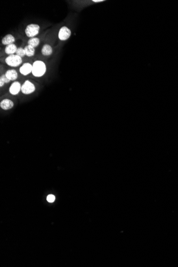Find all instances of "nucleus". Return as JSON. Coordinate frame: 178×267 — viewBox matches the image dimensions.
Returning a JSON list of instances; mask_svg holds the SVG:
<instances>
[{
	"instance_id": "nucleus-1",
	"label": "nucleus",
	"mask_w": 178,
	"mask_h": 267,
	"mask_svg": "<svg viewBox=\"0 0 178 267\" xmlns=\"http://www.w3.org/2000/svg\"><path fill=\"white\" fill-rule=\"evenodd\" d=\"M46 71V64L41 60H36L33 64L32 74L35 77H42Z\"/></svg>"
},
{
	"instance_id": "nucleus-2",
	"label": "nucleus",
	"mask_w": 178,
	"mask_h": 267,
	"mask_svg": "<svg viewBox=\"0 0 178 267\" xmlns=\"http://www.w3.org/2000/svg\"><path fill=\"white\" fill-rule=\"evenodd\" d=\"M5 63L10 67H16L22 64V59L16 55H11L6 58Z\"/></svg>"
},
{
	"instance_id": "nucleus-3",
	"label": "nucleus",
	"mask_w": 178,
	"mask_h": 267,
	"mask_svg": "<svg viewBox=\"0 0 178 267\" xmlns=\"http://www.w3.org/2000/svg\"><path fill=\"white\" fill-rule=\"evenodd\" d=\"M40 27L39 25L31 24L26 27L25 29V34L28 37H34L39 33Z\"/></svg>"
},
{
	"instance_id": "nucleus-4",
	"label": "nucleus",
	"mask_w": 178,
	"mask_h": 267,
	"mask_svg": "<svg viewBox=\"0 0 178 267\" xmlns=\"http://www.w3.org/2000/svg\"><path fill=\"white\" fill-rule=\"evenodd\" d=\"M35 90L34 84L29 81H26L22 85L21 91L23 94H30L33 93Z\"/></svg>"
},
{
	"instance_id": "nucleus-5",
	"label": "nucleus",
	"mask_w": 178,
	"mask_h": 267,
	"mask_svg": "<svg viewBox=\"0 0 178 267\" xmlns=\"http://www.w3.org/2000/svg\"><path fill=\"white\" fill-rule=\"evenodd\" d=\"M71 35V31L67 27L63 26L60 28L59 33L58 37L61 41H66L69 39Z\"/></svg>"
},
{
	"instance_id": "nucleus-6",
	"label": "nucleus",
	"mask_w": 178,
	"mask_h": 267,
	"mask_svg": "<svg viewBox=\"0 0 178 267\" xmlns=\"http://www.w3.org/2000/svg\"><path fill=\"white\" fill-rule=\"evenodd\" d=\"M32 70L33 65H31L30 63H26L22 65V67H20L19 72L22 75L26 76L32 72Z\"/></svg>"
},
{
	"instance_id": "nucleus-7",
	"label": "nucleus",
	"mask_w": 178,
	"mask_h": 267,
	"mask_svg": "<svg viewBox=\"0 0 178 267\" xmlns=\"http://www.w3.org/2000/svg\"><path fill=\"white\" fill-rule=\"evenodd\" d=\"M22 89L21 84L19 82H13L10 86L9 92L12 95H17L19 93Z\"/></svg>"
},
{
	"instance_id": "nucleus-8",
	"label": "nucleus",
	"mask_w": 178,
	"mask_h": 267,
	"mask_svg": "<svg viewBox=\"0 0 178 267\" xmlns=\"http://www.w3.org/2000/svg\"><path fill=\"white\" fill-rule=\"evenodd\" d=\"M13 106H14V104H13V101L10 99H4V100H3L2 101H1L0 103L1 108L5 111L11 109L12 108H13Z\"/></svg>"
},
{
	"instance_id": "nucleus-9",
	"label": "nucleus",
	"mask_w": 178,
	"mask_h": 267,
	"mask_svg": "<svg viewBox=\"0 0 178 267\" xmlns=\"http://www.w3.org/2000/svg\"><path fill=\"white\" fill-rule=\"evenodd\" d=\"M15 42V38L11 34H7L5 35L2 40V43L3 45L7 46L11 44H13Z\"/></svg>"
},
{
	"instance_id": "nucleus-10",
	"label": "nucleus",
	"mask_w": 178,
	"mask_h": 267,
	"mask_svg": "<svg viewBox=\"0 0 178 267\" xmlns=\"http://www.w3.org/2000/svg\"><path fill=\"white\" fill-rule=\"evenodd\" d=\"M5 75L7 79L11 81H15L18 77L17 71L15 70H9L5 73Z\"/></svg>"
},
{
	"instance_id": "nucleus-11",
	"label": "nucleus",
	"mask_w": 178,
	"mask_h": 267,
	"mask_svg": "<svg viewBox=\"0 0 178 267\" xmlns=\"http://www.w3.org/2000/svg\"><path fill=\"white\" fill-rule=\"evenodd\" d=\"M17 48L15 44H11L9 45L6 46L5 48V52L6 54L9 55H14V53H16L17 50Z\"/></svg>"
},
{
	"instance_id": "nucleus-12",
	"label": "nucleus",
	"mask_w": 178,
	"mask_h": 267,
	"mask_svg": "<svg viewBox=\"0 0 178 267\" xmlns=\"http://www.w3.org/2000/svg\"><path fill=\"white\" fill-rule=\"evenodd\" d=\"M52 52H53V50H52L51 46L49 45L48 44H44L41 50L42 54L45 56L51 55Z\"/></svg>"
},
{
	"instance_id": "nucleus-13",
	"label": "nucleus",
	"mask_w": 178,
	"mask_h": 267,
	"mask_svg": "<svg viewBox=\"0 0 178 267\" xmlns=\"http://www.w3.org/2000/svg\"><path fill=\"white\" fill-rule=\"evenodd\" d=\"M40 42V39L39 38H37V37H32V38H31V39H29V40L28 41L27 43H28V46H31L35 48H36L37 46H39Z\"/></svg>"
},
{
	"instance_id": "nucleus-14",
	"label": "nucleus",
	"mask_w": 178,
	"mask_h": 267,
	"mask_svg": "<svg viewBox=\"0 0 178 267\" xmlns=\"http://www.w3.org/2000/svg\"><path fill=\"white\" fill-rule=\"evenodd\" d=\"M24 50L25 51L26 55L27 57H31L34 56L35 55V49L31 46H28V45L26 46L25 47Z\"/></svg>"
},
{
	"instance_id": "nucleus-15",
	"label": "nucleus",
	"mask_w": 178,
	"mask_h": 267,
	"mask_svg": "<svg viewBox=\"0 0 178 267\" xmlns=\"http://www.w3.org/2000/svg\"><path fill=\"white\" fill-rule=\"evenodd\" d=\"M16 53V55L19 56L22 58L26 55L24 48H22V47H20L19 48L17 49V50Z\"/></svg>"
},
{
	"instance_id": "nucleus-16",
	"label": "nucleus",
	"mask_w": 178,
	"mask_h": 267,
	"mask_svg": "<svg viewBox=\"0 0 178 267\" xmlns=\"http://www.w3.org/2000/svg\"><path fill=\"white\" fill-rule=\"evenodd\" d=\"M0 81H2V82H4V83H8L10 82V80L7 79V77L6 76L5 74H3L1 76L0 78Z\"/></svg>"
},
{
	"instance_id": "nucleus-17",
	"label": "nucleus",
	"mask_w": 178,
	"mask_h": 267,
	"mask_svg": "<svg viewBox=\"0 0 178 267\" xmlns=\"http://www.w3.org/2000/svg\"><path fill=\"white\" fill-rule=\"evenodd\" d=\"M46 200L48 201L49 202H53L55 200V196L53 195H48V197H47Z\"/></svg>"
},
{
	"instance_id": "nucleus-18",
	"label": "nucleus",
	"mask_w": 178,
	"mask_h": 267,
	"mask_svg": "<svg viewBox=\"0 0 178 267\" xmlns=\"http://www.w3.org/2000/svg\"><path fill=\"white\" fill-rule=\"evenodd\" d=\"M92 1H93V2L95 3L102 2H104V1H105L104 0H92Z\"/></svg>"
}]
</instances>
